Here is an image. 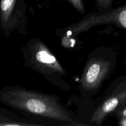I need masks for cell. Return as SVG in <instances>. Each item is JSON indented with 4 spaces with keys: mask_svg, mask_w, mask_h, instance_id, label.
<instances>
[{
    "mask_svg": "<svg viewBox=\"0 0 126 126\" xmlns=\"http://www.w3.org/2000/svg\"><path fill=\"white\" fill-rule=\"evenodd\" d=\"M0 103L17 111L34 118L73 125V118L55 95L13 85L0 89Z\"/></svg>",
    "mask_w": 126,
    "mask_h": 126,
    "instance_id": "obj_1",
    "label": "cell"
},
{
    "mask_svg": "<svg viewBox=\"0 0 126 126\" xmlns=\"http://www.w3.org/2000/svg\"><path fill=\"white\" fill-rule=\"evenodd\" d=\"M22 55L25 66L61 89L70 90L69 84L63 79L67 72L41 39L34 38L28 41L22 49Z\"/></svg>",
    "mask_w": 126,
    "mask_h": 126,
    "instance_id": "obj_2",
    "label": "cell"
},
{
    "mask_svg": "<svg viewBox=\"0 0 126 126\" xmlns=\"http://www.w3.org/2000/svg\"><path fill=\"white\" fill-rule=\"evenodd\" d=\"M116 63V54L110 47H99L94 50L88 55L80 78L79 89L82 97L95 95L113 73Z\"/></svg>",
    "mask_w": 126,
    "mask_h": 126,
    "instance_id": "obj_3",
    "label": "cell"
},
{
    "mask_svg": "<svg viewBox=\"0 0 126 126\" xmlns=\"http://www.w3.org/2000/svg\"><path fill=\"white\" fill-rule=\"evenodd\" d=\"M100 25H113L126 30V4L105 12L97 11L86 15L78 22L66 27L70 36L76 37Z\"/></svg>",
    "mask_w": 126,
    "mask_h": 126,
    "instance_id": "obj_4",
    "label": "cell"
},
{
    "mask_svg": "<svg viewBox=\"0 0 126 126\" xmlns=\"http://www.w3.org/2000/svg\"><path fill=\"white\" fill-rule=\"evenodd\" d=\"M126 103V76L116 79L105 93L102 102L94 111L89 122L100 126Z\"/></svg>",
    "mask_w": 126,
    "mask_h": 126,
    "instance_id": "obj_5",
    "label": "cell"
},
{
    "mask_svg": "<svg viewBox=\"0 0 126 126\" xmlns=\"http://www.w3.org/2000/svg\"><path fill=\"white\" fill-rule=\"evenodd\" d=\"M26 10L23 0H0V32L6 38L25 27L28 23Z\"/></svg>",
    "mask_w": 126,
    "mask_h": 126,
    "instance_id": "obj_6",
    "label": "cell"
},
{
    "mask_svg": "<svg viewBox=\"0 0 126 126\" xmlns=\"http://www.w3.org/2000/svg\"><path fill=\"white\" fill-rule=\"evenodd\" d=\"M2 109L0 108V126H33L30 123H23L13 119L8 115L2 113Z\"/></svg>",
    "mask_w": 126,
    "mask_h": 126,
    "instance_id": "obj_7",
    "label": "cell"
},
{
    "mask_svg": "<svg viewBox=\"0 0 126 126\" xmlns=\"http://www.w3.org/2000/svg\"><path fill=\"white\" fill-rule=\"evenodd\" d=\"M114 0H95L96 6L98 12H105L112 9V4Z\"/></svg>",
    "mask_w": 126,
    "mask_h": 126,
    "instance_id": "obj_8",
    "label": "cell"
},
{
    "mask_svg": "<svg viewBox=\"0 0 126 126\" xmlns=\"http://www.w3.org/2000/svg\"><path fill=\"white\" fill-rule=\"evenodd\" d=\"M69 3L81 14H83L86 12L84 5L82 0H67Z\"/></svg>",
    "mask_w": 126,
    "mask_h": 126,
    "instance_id": "obj_9",
    "label": "cell"
},
{
    "mask_svg": "<svg viewBox=\"0 0 126 126\" xmlns=\"http://www.w3.org/2000/svg\"><path fill=\"white\" fill-rule=\"evenodd\" d=\"M112 114H113L114 117L119 119H124V118L126 119V103L124 105L116 110Z\"/></svg>",
    "mask_w": 126,
    "mask_h": 126,
    "instance_id": "obj_10",
    "label": "cell"
},
{
    "mask_svg": "<svg viewBox=\"0 0 126 126\" xmlns=\"http://www.w3.org/2000/svg\"><path fill=\"white\" fill-rule=\"evenodd\" d=\"M0 58H1V57H0Z\"/></svg>",
    "mask_w": 126,
    "mask_h": 126,
    "instance_id": "obj_11",
    "label": "cell"
}]
</instances>
